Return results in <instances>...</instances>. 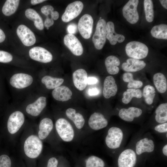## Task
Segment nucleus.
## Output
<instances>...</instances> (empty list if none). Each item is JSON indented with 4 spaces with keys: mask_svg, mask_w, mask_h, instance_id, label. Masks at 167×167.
<instances>
[{
    "mask_svg": "<svg viewBox=\"0 0 167 167\" xmlns=\"http://www.w3.org/2000/svg\"><path fill=\"white\" fill-rule=\"evenodd\" d=\"M46 105V98L41 96L34 102L28 105L26 108V111L32 116H36L41 113Z\"/></svg>",
    "mask_w": 167,
    "mask_h": 167,
    "instance_id": "20",
    "label": "nucleus"
},
{
    "mask_svg": "<svg viewBox=\"0 0 167 167\" xmlns=\"http://www.w3.org/2000/svg\"><path fill=\"white\" fill-rule=\"evenodd\" d=\"M143 96L141 91L139 89L128 88L123 94L122 102L125 104L129 103L133 97L140 98Z\"/></svg>",
    "mask_w": 167,
    "mask_h": 167,
    "instance_id": "32",
    "label": "nucleus"
},
{
    "mask_svg": "<svg viewBox=\"0 0 167 167\" xmlns=\"http://www.w3.org/2000/svg\"><path fill=\"white\" fill-rule=\"evenodd\" d=\"M120 64L119 59L116 56L110 55L106 58L105 65L107 72L110 74L114 75L119 72L118 66Z\"/></svg>",
    "mask_w": 167,
    "mask_h": 167,
    "instance_id": "26",
    "label": "nucleus"
},
{
    "mask_svg": "<svg viewBox=\"0 0 167 167\" xmlns=\"http://www.w3.org/2000/svg\"><path fill=\"white\" fill-rule=\"evenodd\" d=\"M19 2V0H7L3 5L2 11L5 15L10 16L16 11Z\"/></svg>",
    "mask_w": 167,
    "mask_h": 167,
    "instance_id": "33",
    "label": "nucleus"
},
{
    "mask_svg": "<svg viewBox=\"0 0 167 167\" xmlns=\"http://www.w3.org/2000/svg\"><path fill=\"white\" fill-rule=\"evenodd\" d=\"M98 80L94 77H89L88 78L87 84L89 85L94 84H96Z\"/></svg>",
    "mask_w": 167,
    "mask_h": 167,
    "instance_id": "46",
    "label": "nucleus"
},
{
    "mask_svg": "<svg viewBox=\"0 0 167 167\" xmlns=\"http://www.w3.org/2000/svg\"><path fill=\"white\" fill-rule=\"evenodd\" d=\"M142 110L139 108L131 107L128 108H123L120 109L118 113L119 118L122 120L128 122L133 121L135 118L141 116Z\"/></svg>",
    "mask_w": 167,
    "mask_h": 167,
    "instance_id": "17",
    "label": "nucleus"
},
{
    "mask_svg": "<svg viewBox=\"0 0 167 167\" xmlns=\"http://www.w3.org/2000/svg\"><path fill=\"white\" fill-rule=\"evenodd\" d=\"M125 51L129 57L138 59L146 58L148 54V49L144 44L138 41H132L128 43Z\"/></svg>",
    "mask_w": 167,
    "mask_h": 167,
    "instance_id": "6",
    "label": "nucleus"
},
{
    "mask_svg": "<svg viewBox=\"0 0 167 167\" xmlns=\"http://www.w3.org/2000/svg\"><path fill=\"white\" fill-rule=\"evenodd\" d=\"M47 29H49V28H47Z\"/></svg>",
    "mask_w": 167,
    "mask_h": 167,
    "instance_id": "52",
    "label": "nucleus"
},
{
    "mask_svg": "<svg viewBox=\"0 0 167 167\" xmlns=\"http://www.w3.org/2000/svg\"><path fill=\"white\" fill-rule=\"evenodd\" d=\"M6 38L5 35L3 31L0 28V43L2 42L5 40Z\"/></svg>",
    "mask_w": 167,
    "mask_h": 167,
    "instance_id": "49",
    "label": "nucleus"
},
{
    "mask_svg": "<svg viewBox=\"0 0 167 167\" xmlns=\"http://www.w3.org/2000/svg\"><path fill=\"white\" fill-rule=\"evenodd\" d=\"M51 18L53 20H56L59 17V14L58 12L55 11L53 12L51 15Z\"/></svg>",
    "mask_w": 167,
    "mask_h": 167,
    "instance_id": "48",
    "label": "nucleus"
},
{
    "mask_svg": "<svg viewBox=\"0 0 167 167\" xmlns=\"http://www.w3.org/2000/svg\"><path fill=\"white\" fill-rule=\"evenodd\" d=\"M45 0H32L31 1V3L33 5H35L43 2Z\"/></svg>",
    "mask_w": 167,
    "mask_h": 167,
    "instance_id": "50",
    "label": "nucleus"
},
{
    "mask_svg": "<svg viewBox=\"0 0 167 167\" xmlns=\"http://www.w3.org/2000/svg\"><path fill=\"white\" fill-rule=\"evenodd\" d=\"M54 24V20L51 18H50L49 16H47L44 22V25L45 27L47 28H49L53 25Z\"/></svg>",
    "mask_w": 167,
    "mask_h": 167,
    "instance_id": "45",
    "label": "nucleus"
},
{
    "mask_svg": "<svg viewBox=\"0 0 167 167\" xmlns=\"http://www.w3.org/2000/svg\"><path fill=\"white\" fill-rule=\"evenodd\" d=\"M43 148L41 140L34 135L29 136L24 144V151L27 156L30 158L37 157L41 154Z\"/></svg>",
    "mask_w": 167,
    "mask_h": 167,
    "instance_id": "3",
    "label": "nucleus"
},
{
    "mask_svg": "<svg viewBox=\"0 0 167 167\" xmlns=\"http://www.w3.org/2000/svg\"><path fill=\"white\" fill-rule=\"evenodd\" d=\"M132 146L138 157L154 153L156 150L154 138L149 132L138 138Z\"/></svg>",
    "mask_w": 167,
    "mask_h": 167,
    "instance_id": "2",
    "label": "nucleus"
},
{
    "mask_svg": "<svg viewBox=\"0 0 167 167\" xmlns=\"http://www.w3.org/2000/svg\"><path fill=\"white\" fill-rule=\"evenodd\" d=\"M161 152L165 157L167 156V144L166 143L162 146L161 149Z\"/></svg>",
    "mask_w": 167,
    "mask_h": 167,
    "instance_id": "47",
    "label": "nucleus"
},
{
    "mask_svg": "<svg viewBox=\"0 0 167 167\" xmlns=\"http://www.w3.org/2000/svg\"><path fill=\"white\" fill-rule=\"evenodd\" d=\"M16 33L23 44L29 46L33 45L36 42V38L33 32L27 26L21 24L18 27Z\"/></svg>",
    "mask_w": 167,
    "mask_h": 167,
    "instance_id": "13",
    "label": "nucleus"
},
{
    "mask_svg": "<svg viewBox=\"0 0 167 167\" xmlns=\"http://www.w3.org/2000/svg\"><path fill=\"white\" fill-rule=\"evenodd\" d=\"M152 36L157 39H167V25L161 24L154 26L151 31Z\"/></svg>",
    "mask_w": 167,
    "mask_h": 167,
    "instance_id": "31",
    "label": "nucleus"
},
{
    "mask_svg": "<svg viewBox=\"0 0 167 167\" xmlns=\"http://www.w3.org/2000/svg\"><path fill=\"white\" fill-rule=\"evenodd\" d=\"M66 114L67 117L72 121L76 128L79 130L84 127L85 120L83 115L79 113L76 112L73 108H69L66 111Z\"/></svg>",
    "mask_w": 167,
    "mask_h": 167,
    "instance_id": "24",
    "label": "nucleus"
},
{
    "mask_svg": "<svg viewBox=\"0 0 167 167\" xmlns=\"http://www.w3.org/2000/svg\"><path fill=\"white\" fill-rule=\"evenodd\" d=\"M108 121L101 113L95 112L90 116L88 121L89 127L92 130L97 131L107 126Z\"/></svg>",
    "mask_w": 167,
    "mask_h": 167,
    "instance_id": "16",
    "label": "nucleus"
},
{
    "mask_svg": "<svg viewBox=\"0 0 167 167\" xmlns=\"http://www.w3.org/2000/svg\"><path fill=\"white\" fill-rule=\"evenodd\" d=\"M152 130L156 133L164 135L166 138L167 137V122L157 124L152 128Z\"/></svg>",
    "mask_w": 167,
    "mask_h": 167,
    "instance_id": "38",
    "label": "nucleus"
},
{
    "mask_svg": "<svg viewBox=\"0 0 167 167\" xmlns=\"http://www.w3.org/2000/svg\"><path fill=\"white\" fill-rule=\"evenodd\" d=\"M138 0H130L122 9L123 17L130 24H134L139 20V15L137 10L139 3Z\"/></svg>",
    "mask_w": 167,
    "mask_h": 167,
    "instance_id": "8",
    "label": "nucleus"
},
{
    "mask_svg": "<svg viewBox=\"0 0 167 167\" xmlns=\"http://www.w3.org/2000/svg\"><path fill=\"white\" fill-rule=\"evenodd\" d=\"M24 121V116L21 112L17 111L10 116L7 122V129L11 134L16 133L20 128Z\"/></svg>",
    "mask_w": 167,
    "mask_h": 167,
    "instance_id": "10",
    "label": "nucleus"
},
{
    "mask_svg": "<svg viewBox=\"0 0 167 167\" xmlns=\"http://www.w3.org/2000/svg\"><path fill=\"white\" fill-rule=\"evenodd\" d=\"M11 162L10 158L6 154L0 156V167H11Z\"/></svg>",
    "mask_w": 167,
    "mask_h": 167,
    "instance_id": "39",
    "label": "nucleus"
},
{
    "mask_svg": "<svg viewBox=\"0 0 167 167\" xmlns=\"http://www.w3.org/2000/svg\"><path fill=\"white\" fill-rule=\"evenodd\" d=\"M13 59L12 55L9 53L0 50V62L7 63L11 61Z\"/></svg>",
    "mask_w": 167,
    "mask_h": 167,
    "instance_id": "40",
    "label": "nucleus"
},
{
    "mask_svg": "<svg viewBox=\"0 0 167 167\" xmlns=\"http://www.w3.org/2000/svg\"><path fill=\"white\" fill-rule=\"evenodd\" d=\"M29 54L32 59L42 63L49 62L53 59L52 54L46 49L41 47L36 46L31 49Z\"/></svg>",
    "mask_w": 167,
    "mask_h": 167,
    "instance_id": "12",
    "label": "nucleus"
},
{
    "mask_svg": "<svg viewBox=\"0 0 167 167\" xmlns=\"http://www.w3.org/2000/svg\"><path fill=\"white\" fill-rule=\"evenodd\" d=\"M106 38L112 45L116 44L117 42L122 43L125 39L124 36L115 32L114 24L111 21L108 22L106 25Z\"/></svg>",
    "mask_w": 167,
    "mask_h": 167,
    "instance_id": "21",
    "label": "nucleus"
},
{
    "mask_svg": "<svg viewBox=\"0 0 167 167\" xmlns=\"http://www.w3.org/2000/svg\"><path fill=\"white\" fill-rule=\"evenodd\" d=\"M142 95L146 103L151 105L153 102L156 95L154 88L150 85L145 86L143 88Z\"/></svg>",
    "mask_w": 167,
    "mask_h": 167,
    "instance_id": "35",
    "label": "nucleus"
},
{
    "mask_svg": "<svg viewBox=\"0 0 167 167\" xmlns=\"http://www.w3.org/2000/svg\"><path fill=\"white\" fill-rule=\"evenodd\" d=\"M144 5L146 20L148 22L151 23L153 21L154 18L152 1L151 0H145Z\"/></svg>",
    "mask_w": 167,
    "mask_h": 167,
    "instance_id": "36",
    "label": "nucleus"
},
{
    "mask_svg": "<svg viewBox=\"0 0 167 167\" xmlns=\"http://www.w3.org/2000/svg\"><path fill=\"white\" fill-rule=\"evenodd\" d=\"M126 137V131L124 128L111 126L108 129L105 137V145L113 153H118L122 148Z\"/></svg>",
    "mask_w": 167,
    "mask_h": 167,
    "instance_id": "1",
    "label": "nucleus"
},
{
    "mask_svg": "<svg viewBox=\"0 0 167 167\" xmlns=\"http://www.w3.org/2000/svg\"><path fill=\"white\" fill-rule=\"evenodd\" d=\"M54 126L52 120L50 118H44L40 122L38 137L41 140L46 138L52 131Z\"/></svg>",
    "mask_w": 167,
    "mask_h": 167,
    "instance_id": "25",
    "label": "nucleus"
},
{
    "mask_svg": "<svg viewBox=\"0 0 167 167\" xmlns=\"http://www.w3.org/2000/svg\"><path fill=\"white\" fill-rule=\"evenodd\" d=\"M77 26L75 24L72 23L69 24L67 28L69 34H73L77 32Z\"/></svg>",
    "mask_w": 167,
    "mask_h": 167,
    "instance_id": "43",
    "label": "nucleus"
},
{
    "mask_svg": "<svg viewBox=\"0 0 167 167\" xmlns=\"http://www.w3.org/2000/svg\"><path fill=\"white\" fill-rule=\"evenodd\" d=\"M93 23L92 16L88 14L84 15L79 19L78 28L80 34L84 38L88 39L91 37Z\"/></svg>",
    "mask_w": 167,
    "mask_h": 167,
    "instance_id": "9",
    "label": "nucleus"
},
{
    "mask_svg": "<svg viewBox=\"0 0 167 167\" xmlns=\"http://www.w3.org/2000/svg\"><path fill=\"white\" fill-rule=\"evenodd\" d=\"M83 7V4L80 1H75L69 4L62 15V21L68 22L75 19L80 14Z\"/></svg>",
    "mask_w": 167,
    "mask_h": 167,
    "instance_id": "11",
    "label": "nucleus"
},
{
    "mask_svg": "<svg viewBox=\"0 0 167 167\" xmlns=\"http://www.w3.org/2000/svg\"><path fill=\"white\" fill-rule=\"evenodd\" d=\"M99 92L100 91L99 89L96 88H90L88 89V95L91 96L97 95L99 94Z\"/></svg>",
    "mask_w": 167,
    "mask_h": 167,
    "instance_id": "44",
    "label": "nucleus"
},
{
    "mask_svg": "<svg viewBox=\"0 0 167 167\" xmlns=\"http://www.w3.org/2000/svg\"><path fill=\"white\" fill-rule=\"evenodd\" d=\"M63 79L54 78L49 75H45L41 80L46 88L49 89H55L60 86L64 82Z\"/></svg>",
    "mask_w": 167,
    "mask_h": 167,
    "instance_id": "30",
    "label": "nucleus"
},
{
    "mask_svg": "<svg viewBox=\"0 0 167 167\" xmlns=\"http://www.w3.org/2000/svg\"><path fill=\"white\" fill-rule=\"evenodd\" d=\"M104 161L100 157L94 155L89 156L86 160V167H105Z\"/></svg>",
    "mask_w": 167,
    "mask_h": 167,
    "instance_id": "37",
    "label": "nucleus"
},
{
    "mask_svg": "<svg viewBox=\"0 0 167 167\" xmlns=\"http://www.w3.org/2000/svg\"><path fill=\"white\" fill-rule=\"evenodd\" d=\"M118 153V167H135L138 156L132 146L122 148Z\"/></svg>",
    "mask_w": 167,
    "mask_h": 167,
    "instance_id": "5",
    "label": "nucleus"
},
{
    "mask_svg": "<svg viewBox=\"0 0 167 167\" xmlns=\"http://www.w3.org/2000/svg\"><path fill=\"white\" fill-rule=\"evenodd\" d=\"M63 40L65 45L74 55L79 56L83 54L84 50L82 45L74 35L68 34L65 36Z\"/></svg>",
    "mask_w": 167,
    "mask_h": 167,
    "instance_id": "15",
    "label": "nucleus"
},
{
    "mask_svg": "<svg viewBox=\"0 0 167 167\" xmlns=\"http://www.w3.org/2000/svg\"><path fill=\"white\" fill-rule=\"evenodd\" d=\"M155 119L158 124L167 122V103L161 104L156 108L155 111Z\"/></svg>",
    "mask_w": 167,
    "mask_h": 167,
    "instance_id": "29",
    "label": "nucleus"
},
{
    "mask_svg": "<svg viewBox=\"0 0 167 167\" xmlns=\"http://www.w3.org/2000/svg\"><path fill=\"white\" fill-rule=\"evenodd\" d=\"M73 80L75 87L79 90L82 91L87 85L88 74L83 69H79L75 71L72 75Z\"/></svg>",
    "mask_w": 167,
    "mask_h": 167,
    "instance_id": "18",
    "label": "nucleus"
},
{
    "mask_svg": "<svg viewBox=\"0 0 167 167\" xmlns=\"http://www.w3.org/2000/svg\"><path fill=\"white\" fill-rule=\"evenodd\" d=\"M154 84L157 90L161 93H164L167 89V81L165 75L161 73L155 74L153 76Z\"/></svg>",
    "mask_w": 167,
    "mask_h": 167,
    "instance_id": "27",
    "label": "nucleus"
},
{
    "mask_svg": "<svg viewBox=\"0 0 167 167\" xmlns=\"http://www.w3.org/2000/svg\"><path fill=\"white\" fill-rule=\"evenodd\" d=\"M146 66V63L143 60L133 58L128 59L126 62L122 64L123 70L128 72H135L139 71Z\"/></svg>",
    "mask_w": 167,
    "mask_h": 167,
    "instance_id": "22",
    "label": "nucleus"
},
{
    "mask_svg": "<svg viewBox=\"0 0 167 167\" xmlns=\"http://www.w3.org/2000/svg\"><path fill=\"white\" fill-rule=\"evenodd\" d=\"M55 126L57 132L61 139L66 142L72 141L75 136L74 129L70 123L63 118L58 119Z\"/></svg>",
    "mask_w": 167,
    "mask_h": 167,
    "instance_id": "4",
    "label": "nucleus"
},
{
    "mask_svg": "<svg viewBox=\"0 0 167 167\" xmlns=\"http://www.w3.org/2000/svg\"><path fill=\"white\" fill-rule=\"evenodd\" d=\"M106 25V21L103 19L99 20L97 24L92 41L95 48L97 49H101L105 43Z\"/></svg>",
    "mask_w": 167,
    "mask_h": 167,
    "instance_id": "7",
    "label": "nucleus"
},
{
    "mask_svg": "<svg viewBox=\"0 0 167 167\" xmlns=\"http://www.w3.org/2000/svg\"><path fill=\"white\" fill-rule=\"evenodd\" d=\"M58 161L55 157H52L48 160L46 167H57Z\"/></svg>",
    "mask_w": 167,
    "mask_h": 167,
    "instance_id": "42",
    "label": "nucleus"
},
{
    "mask_svg": "<svg viewBox=\"0 0 167 167\" xmlns=\"http://www.w3.org/2000/svg\"><path fill=\"white\" fill-rule=\"evenodd\" d=\"M32 77L28 74L19 73L13 75L11 78L10 83L13 87L22 89L26 88L32 83Z\"/></svg>",
    "mask_w": 167,
    "mask_h": 167,
    "instance_id": "14",
    "label": "nucleus"
},
{
    "mask_svg": "<svg viewBox=\"0 0 167 167\" xmlns=\"http://www.w3.org/2000/svg\"><path fill=\"white\" fill-rule=\"evenodd\" d=\"M118 88L114 78L108 76L105 78L103 84V94L106 99L114 96L116 94Z\"/></svg>",
    "mask_w": 167,
    "mask_h": 167,
    "instance_id": "19",
    "label": "nucleus"
},
{
    "mask_svg": "<svg viewBox=\"0 0 167 167\" xmlns=\"http://www.w3.org/2000/svg\"><path fill=\"white\" fill-rule=\"evenodd\" d=\"M54 7L50 5H47L43 6L41 9V12L46 16L51 15L54 11Z\"/></svg>",
    "mask_w": 167,
    "mask_h": 167,
    "instance_id": "41",
    "label": "nucleus"
},
{
    "mask_svg": "<svg viewBox=\"0 0 167 167\" xmlns=\"http://www.w3.org/2000/svg\"><path fill=\"white\" fill-rule=\"evenodd\" d=\"M52 94L53 97L56 100L66 101L71 99L72 92L67 87L62 86L54 89Z\"/></svg>",
    "mask_w": 167,
    "mask_h": 167,
    "instance_id": "23",
    "label": "nucleus"
},
{
    "mask_svg": "<svg viewBox=\"0 0 167 167\" xmlns=\"http://www.w3.org/2000/svg\"><path fill=\"white\" fill-rule=\"evenodd\" d=\"M162 6L165 9H167V0H160L159 1Z\"/></svg>",
    "mask_w": 167,
    "mask_h": 167,
    "instance_id": "51",
    "label": "nucleus"
},
{
    "mask_svg": "<svg viewBox=\"0 0 167 167\" xmlns=\"http://www.w3.org/2000/svg\"><path fill=\"white\" fill-rule=\"evenodd\" d=\"M122 79L124 81L128 83L127 87L128 88L138 89L141 88L143 85V83L141 81L134 80L133 75L130 72L124 73Z\"/></svg>",
    "mask_w": 167,
    "mask_h": 167,
    "instance_id": "34",
    "label": "nucleus"
},
{
    "mask_svg": "<svg viewBox=\"0 0 167 167\" xmlns=\"http://www.w3.org/2000/svg\"><path fill=\"white\" fill-rule=\"evenodd\" d=\"M27 18L34 22L35 27L39 30H42L44 28L42 19L40 15L33 9L28 8L25 11Z\"/></svg>",
    "mask_w": 167,
    "mask_h": 167,
    "instance_id": "28",
    "label": "nucleus"
}]
</instances>
